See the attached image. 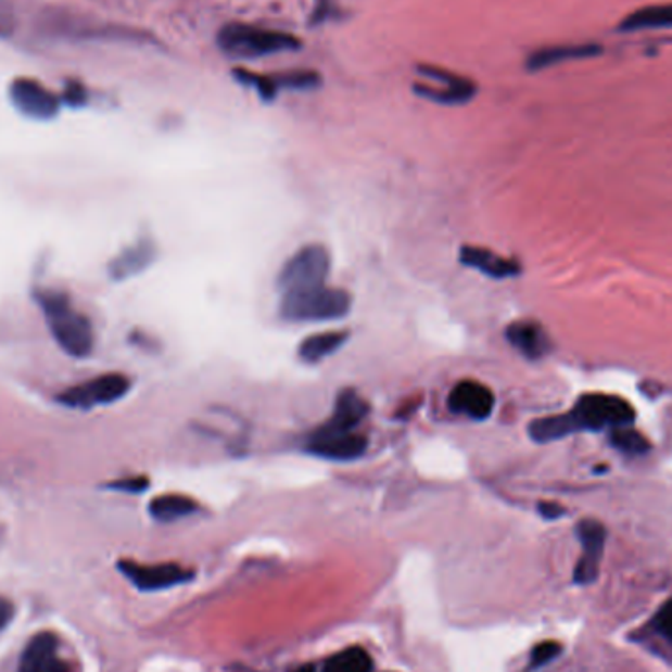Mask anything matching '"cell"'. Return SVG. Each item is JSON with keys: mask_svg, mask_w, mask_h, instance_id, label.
<instances>
[{"mask_svg": "<svg viewBox=\"0 0 672 672\" xmlns=\"http://www.w3.org/2000/svg\"><path fill=\"white\" fill-rule=\"evenodd\" d=\"M538 513L543 516V518L547 519H557L565 513V509L562 507L557 506V504H550V502H543V504H538Z\"/></svg>", "mask_w": 672, "mask_h": 672, "instance_id": "f1b7e54d", "label": "cell"}, {"mask_svg": "<svg viewBox=\"0 0 672 672\" xmlns=\"http://www.w3.org/2000/svg\"><path fill=\"white\" fill-rule=\"evenodd\" d=\"M12 28H14V24H12L11 12L0 4V36H9V34H12Z\"/></svg>", "mask_w": 672, "mask_h": 672, "instance_id": "4dcf8cb0", "label": "cell"}, {"mask_svg": "<svg viewBox=\"0 0 672 672\" xmlns=\"http://www.w3.org/2000/svg\"><path fill=\"white\" fill-rule=\"evenodd\" d=\"M18 672H73L58 655V637L43 631L34 635L22 652Z\"/></svg>", "mask_w": 672, "mask_h": 672, "instance_id": "5bb4252c", "label": "cell"}, {"mask_svg": "<svg viewBox=\"0 0 672 672\" xmlns=\"http://www.w3.org/2000/svg\"><path fill=\"white\" fill-rule=\"evenodd\" d=\"M370 411V405L366 404L363 395L354 390H344L339 393L337 402H334V411L331 419L325 421L321 431L329 433H352L358 429V424L363 423L366 415Z\"/></svg>", "mask_w": 672, "mask_h": 672, "instance_id": "9a60e30c", "label": "cell"}, {"mask_svg": "<svg viewBox=\"0 0 672 672\" xmlns=\"http://www.w3.org/2000/svg\"><path fill=\"white\" fill-rule=\"evenodd\" d=\"M331 271V254L321 244H309L297 250L283 264L278 276V288L281 293L307 290L322 286Z\"/></svg>", "mask_w": 672, "mask_h": 672, "instance_id": "5b68a950", "label": "cell"}, {"mask_svg": "<svg viewBox=\"0 0 672 672\" xmlns=\"http://www.w3.org/2000/svg\"><path fill=\"white\" fill-rule=\"evenodd\" d=\"M373 661L370 652L363 647H348L332 655L322 664V672H372Z\"/></svg>", "mask_w": 672, "mask_h": 672, "instance_id": "603a6c76", "label": "cell"}, {"mask_svg": "<svg viewBox=\"0 0 672 672\" xmlns=\"http://www.w3.org/2000/svg\"><path fill=\"white\" fill-rule=\"evenodd\" d=\"M293 672H317V669H315V664H303V667L295 669Z\"/></svg>", "mask_w": 672, "mask_h": 672, "instance_id": "d6a6232c", "label": "cell"}, {"mask_svg": "<svg viewBox=\"0 0 672 672\" xmlns=\"http://www.w3.org/2000/svg\"><path fill=\"white\" fill-rule=\"evenodd\" d=\"M506 339L516 351L521 352L529 360L543 358L550 351L547 332L543 331L537 322L518 321L509 325Z\"/></svg>", "mask_w": 672, "mask_h": 672, "instance_id": "e0dca14e", "label": "cell"}, {"mask_svg": "<svg viewBox=\"0 0 672 672\" xmlns=\"http://www.w3.org/2000/svg\"><path fill=\"white\" fill-rule=\"evenodd\" d=\"M63 99H65L67 103H72L73 106H77V104L84 103L85 91L79 85H72V87H67V91L63 94Z\"/></svg>", "mask_w": 672, "mask_h": 672, "instance_id": "f546056e", "label": "cell"}, {"mask_svg": "<svg viewBox=\"0 0 672 672\" xmlns=\"http://www.w3.org/2000/svg\"><path fill=\"white\" fill-rule=\"evenodd\" d=\"M196 509H199V504L195 499L183 496V494H164L150 502V516L162 523L193 516Z\"/></svg>", "mask_w": 672, "mask_h": 672, "instance_id": "7402d4cb", "label": "cell"}, {"mask_svg": "<svg viewBox=\"0 0 672 672\" xmlns=\"http://www.w3.org/2000/svg\"><path fill=\"white\" fill-rule=\"evenodd\" d=\"M38 303L48 319V327L53 339L63 351L77 358H84L93 351V327L84 313L73 309L72 301L63 293L42 291L38 295Z\"/></svg>", "mask_w": 672, "mask_h": 672, "instance_id": "7a4b0ae2", "label": "cell"}, {"mask_svg": "<svg viewBox=\"0 0 672 672\" xmlns=\"http://www.w3.org/2000/svg\"><path fill=\"white\" fill-rule=\"evenodd\" d=\"M672 28V2L651 4L627 14L620 24L621 31L664 30Z\"/></svg>", "mask_w": 672, "mask_h": 672, "instance_id": "44dd1931", "label": "cell"}, {"mask_svg": "<svg viewBox=\"0 0 672 672\" xmlns=\"http://www.w3.org/2000/svg\"><path fill=\"white\" fill-rule=\"evenodd\" d=\"M417 72L427 84L414 85L415 93L439 104H465L477 97V85L470 79L433 65H419Z\"/></svg>", "mask_w": 672, "mask_h": 672, "instance_id": "8992f818", "label": "cell"}, {"mask_svg": "<svg viewBox=\"0 0 672 672\" xmlns=\"http://www.w3.org/2000/svg\"><path fill=\"white\" fill-rule=\"evenodd\" d=\"M234 75L240 84L249 85L264 101L276 99L280 89H315L321 84L319 73L315 72H290L281 75H259V73L246 72V69H234Z\"/></svg>", "mask_w": 672, "mask_h": 672, "instance_id": "8fae6325", "label": "cell"}, {"mask_svg": "<svg viewBox=\"0 0 672 672\" xmlns=\"http://www.w3.org/2000/svg\"><path fill=\"white\" fill-rule=\"evenodd\" d=\"M366 448H368V439L356 431L329 433V431L315 429L307 439V451L310 455L321 456L327 460H337V462L356 460L366 453Z\"/></svg>", "mask_w": 672, "mask_h": 672, "instance_id": "30bf717a", "label": "cell"}, {"mask_svg": "<svg viewBox=\"0 0 672 672\" xmlns=\"http://www.w3.org/2000/svg\"><path fill=\"white\" fill-rule=\"evenodd\" d=\"M9 97L18 113L34 121H50L62 109V99L31 77H16L9 89Z\"/></svg>", "mask_w": 672, "mask_h": 672, "instance_id": "ba28073f", "label": "cell"}, {"mask_svg": "<svg viewBox=\"0 0 672 672\" xmlns=\"http://www.w3.org/2000/svg\"><path fill=\"white\" fill-rule=\"evenodd\" d=\"M327 2L329 0H317V9H315V18L322 21L327 16Z\"/></svg>", "mask_w": 672, "mask_h": 672, "instance_id": "1f68e13d", "label": "cell"}, {"mask_svg": "<svg viewBox=\"0 0 672 672\" xmlns=\"http://www.w3.org/2000/svg\"><path fill=\"white\" fill-rule=\"evenodd\" d=\"M351 295L325 283L307 290L290 291L281 297L280 315L291 322L337 321L351 313Z\"/></svg>", "mask_w": 672, "mask_h": 672, "instance_id": "277c9868", "label": "cell"}, {"mask_svg": "<svg viewBox=\"0 0 672 672\" xmlns=\"http://www.w3.org/2000/svg\"><path fill=\"white\" fill-rule=\"evenodd\" d=\"M611 443L616 448H620L621 453L625 455H645L651 445L647 441V436L642 433H637L631 424L625 427H618L611 431Z\"/></svg>", "mask_w": 672, "mask_h": 672, "instance_id": "cb8c5ba5", "label": "cell"}, {"mask_svg": "<svg viewBox=\"0 0 672 672\" xmlns=\"http://www.w3.org/2000/svg\"><path fill=\"white\" fill-rule=\"evenodd\" d=\"M148 486H150V480L145 477L125 478V480H118L113 484L114 490H121L126 494H140Z\"/></svg>", "mask_w": 672, "mask_h": 672, "instance_id": "484cf974", "label": "cell"}, {"mask_svg": "<svg viewBox=\"0 0 672 672\" xmlns=\"http://www.w3.org/2000/svg\"><path fill=\"white\" fill-rule=\"evenodd\" d=\"M580 543H582V557H580L574 580L579 584H589L598 579L601 555L606 545V529L594 519H586L579 525Z\"/></svg>", "mask_w": 672, "mask_h": 672, "instance_id": "4fadbf2b", "label": "cell"}, {"mask_svg": "<svg viewBox=\"0 0 672 672\" xmlns=\"http://www.w3.org/2000/svg\"><path fill=\"white\" fill-rule=\"evenodd\" d=\"M346 341H348L346 331L317 332L301 342L297 354L303 363L319 364L327 360L334 352L341 351Z\"/></svg>", "mask_w": 672, "mask_h": 672, "instance_id": "d6986e66", "label": "cell"}, {"mask_svg": "<svg viewBox=\"0 0 672 672\" xmlns=\"http://www.w3.org/2000/svg\"><path fill=\"white\" fill-rule=\"evenodd\" d=\"M657 630L672 643V600L667 601L657 613Z\"/></svg>", "mask_w": 672, "mask_h": 672, "instance_id": "4316f807", "label": "cell"}, {"mask_svg": "<svg viewBox=\"0 0 672 672\" xmlns=\"http://www.w3.org/2000/svg\"><path fill=\"white\" fill-rule=\"evenodd\" d=\"M446 404L453 414L465 415L474 421H484L494 411L496 397L484 383L477 382V380H462L451 390Z\"/></svg>", "mask_w": 672, "mask_h": 672, "instance_id": "7c38bea8", "label": "cell"}, {"mask_svg": "<svg viewBox=\"0 0 672 672\" xmlns=\"http://www.w3.org/2000/svg\"><path fill=\"white\" fill-rule=\"evenodd\" d=\"M635 421V409L620 395L589 393L582 395L569 414L550 415L529 424V434L537 443L557 441L576 431L618 429Z\"/></svg>", "mask_w": 672, "mask_h": 672, "instance_id": "6da1fadb", "label": "cell"}, {"mask_svg": "<svg viewBox=\"0 0 672 672\" xmlns=\"http://www.w3.org/2000/svg\"><path fill=\"white\" fill-rule=\"evenodd\" d=\"M130 392V380L123 373H103L89 382L69 388L60 395V402L77 409H91L97 405L114 404Z\"/></svg>", "mask_w": 672, "mask_h": 672, "instance_id": "52a82bcc", "label": "cell"}, {"mask_svg": "<svg viewBox=\"0 0 672 672\" xmlns=\"http://www.w3.org/2000/svg\"><path fill=\"white\" fill-rule=\"evenodd\" d=\"M14 616V606L7 598H0V631L11 623Z\"/></svg>", "mask_w": 672, "mask_h": 672, "instance_id": "83f0119b", "label": "cell"}, {"mask_svg": "<svg viewBox=\"0 0 672 672\" xmlns=\"http://www.w3.org/2000/svg\"><path fill=\"white\" fill-rule=\"evenodd\" d=\"M155 258V246L152 240H138L135 246L126 249L123 254H118L111 262L109 271L113 280H128L132 276H138L140 271H144Z\"/></svg>", "mask_w": 672, "mask_h": 672, "instance_id": "ac0fdd59", "label": "cell"}, {"mask_svg": "<svg viewBox=\"0 0 672 672\" xmlns=\"http://www.w3.org/2000/svg\"><path fill=\"white\" fill-rule=\"evenodd\" d=\"M562 647L557 642H543L538 643L537 647L531 652V664L533 669H538L547 662L555 661L559 657Z\"/></svg>", "mask_w": 672, "mask_h": 672, "instance_id": "d4e9b609", "label": "cell"}, {"mask_svg": "<svg viewBox=\"0 0 672 672\" xmlns=\"http://www.w3.org/2000/svg\"><path fill=\"white\" fill-rule=\"evenodd\" d=\"M460 264H465L468 268L478 269L484 276L496 278V280H506V278H516L519 276L518 262L504 258L496 252L486 249H478V246H462L458 252Z\"/></svg>", "mask_w": 672, "mask_h": 672, "instance_id": "2e32d148", "label": "cell"}, {"mask_svg": "<svg viewBox=\"0 0 672 672\" xmlns=\"http://www.w3.org/2000/svg\"><path fill=\"white\" fill-rule=\"evenodd\" d=\"M600 53V48L588 43V46H557V48H543L528 58V67L533 72L553 67L557 63L570 62V60H584Z\"/></svg>", "mask_w": 672, "mask_h": 672, "instance_id": "ffe728a7", "label": "cell"}, {"mask_svg": "<svg viewBox=\"0 0 672 672\" xmlns=\"http://www.w3.org/2000/svg\"><path fill=\"white\" fill-rule=\"evenodd\" d=\"M218 48L237 60H256L274 53L297 52L301 42L288 31L268 30L250 24H227L217 36Z\"/></svg>", "mask_w": 672, "mask_h": 672, "instance_id": "3957f363", "label": "cell"}, {"mask_svg": "<svg viewBox=\"0 0 672 672\" xmlns=\"http://www.w3.org/2000/svg\"><path fill=\"white\" fill-rule=\"evenodd\" d=\"M118 570L135 584L136 588L142 589V592L174 588L179 584L191 582L195 576L193 570L183 569V567L174 565V562L145 567V565H138L135 560H121Z\"/></svg>", "mask_w": 672, "mask_h": 672, "instance_id": "9c48e42d", "label": "cell"}]
</instances>
